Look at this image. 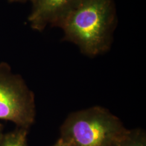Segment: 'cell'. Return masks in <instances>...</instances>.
Returning a JSON list of instances; mask_svg holds the SVG:
<instances>
[{"label": "cell", "instance_id": "7a4b0ae2", "mask_svg": "<svg viewBox=\"0 0 146 146\" xmlns=\"http://www.w3.org/2000/svg\"><path fill=\"white\" fill-rule=\"evenodd\" d=\"M126 130L108 110L94 106L69 115L61 125L60 139L69 146H111Z\"/></svg>", "mask_w": 146, "mask_h": 146}, {"label": "cell", "instance_id": "8992f818", "mask_svg": "<svg viewBox=\"0 0 146 146\" xmlns=\"http://www.w3.org/2000/svg\"><path fill=\"white\" fill-rule=\"evenodd\" d=\"M28 131L25 128L17 127L14 131L3 134L0 139V146H28Z\"/></svg>", "mask_w": 146, "mask_h": 146}, {"label": "cell", "instance_id": "277c9868", "mask_svg": "<svg viewBox=\"0 0 146 146\" xmlns=\"http://www.w3.org/2000/svg\"><path fill=\"white\" fill-rule=\"evenodd\" d=\"M32 10L28 20L31 27L38 31L48 25H58L76 0H31Z\"/></svg>", "mask_w": 146, "mask_h": 146}, {"label": "cell", "instance_id": "3957f363", "mask_svg": "<svg viewBox=\"0 0 146 146\" xmlns=\"http://www.w3.org/2000/svg\"><path fill=\"white\" fill-rule=\"evenodd\" d=\"M34 95L21 76L8 64H0V120L28 129L35 118Z\"/></svg>", "mask_w": 146, "mask_h": 146}, {"label": "cell", "instance_id": "9c48e42d", "mask_svg": "<svg viewBox=\"0 0 146 146\" xmlns=\"http://www.w3.org/2000/svg\"><path fill=\"white\" fill-rule=\"evenodd\" d=\"M3 131H2V128L1 125H0V139H1V137L3 135Z\"/></svg>", "mask_w": 146, "mask_h": 146}, {"label": "cell", "instance_id": "52a82bcc", "mask_svg": "<svg viewBox=\"0 0 146 146\" xmlns=\"http://www.w3.org/2000/svg\"><path fill=\"white\" fill-rule=\"evenodd\" d=\"M69 146L68 145L63 141L61 139H59L53 146Z\"/></svg>", "mask_w": 146, "mask_h": 146}, {"label": "cell", "instance_id": "6da1fadb", "mask_svg": "<svg viewBox=\"0 0 146 146\" xmlns=\"http://www.w3.org/2000/svg\"><path fill=\"white\" fill-rule=\"evenodd\" d=\"M115 22L113 0H76L58 22L64 38L94 56L106 52Z\"/></svg>", "mask_w": 146, "mask_h": 146}, {"label": "cell", "instance_id": "ba28073f", "mask_svg": "<svg viewBox=\"0 0 146 146\" xmlns=\"http://www.w3.org/2000/svg\"><path fill=\"white\" fill-rule=\"evenodd\" d=\"M9 1L11 2H26L28 0H8Z\"/></svg>", "mask_w": 146, "mask_h": 146}, {"label": "cell", "instance_id": "5b68a950", "mask_svg": "<svg viewBox=\"0 0 146 146\" xmlns=\"http://www.w3.org/2000/svg\"><path fill=\"white\" fill-rule=\"evenodd\" d=\"M111 146H146V133L140 128L127 129Z\"/></svg>", "mask_w": 146, "mask_h": 146}]
</instances>
